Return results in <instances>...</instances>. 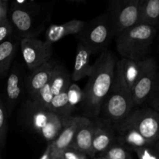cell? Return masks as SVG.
Masks as SVG:
<instances>
[{
  "label": "cell",
  "mask_w": 159,
  "mask_h": 159,
  "mask_svg": "<svg viewBox=\"0 0 159 159\" xmlns=\"http://www.w3.org/2000/svg\"><path fill=\"white\" fill-rule=\"evenodd\" d=\"M91 54L81 43H78L76 50L75 59L72 74L71 75V81L78 82L85 77H88L92 71V65H90Z\"/></svg>",
  "instance_id": "obj_19"
},
{
  "label": "cell",
  "mask_w": 159,
  "mask_h": 159,
  "mask_svg": "<svg viewBox=\"0 0 159 159\" xmlns=\"http://www.w3.org/2000/svg\"><path fill=\"white\" fill-rule=\"evenodd\" d=\"M58 159H63L62 158H58Z\"/></svg>",
  "instance_id": "obj_34"
},
{
  "label": "cell",
  "mask_w": 159,
  "mask_h": 159,
  "mask_svg": "<svg viewBox=\"0 0 159 159\" xmlns=\"http://www.w3.org/2000/svg\"><path fill=\"white\" fill-rule=\"evenodd\" d=\"M22 57L30 71L41 66L51 60L52 45L37 37H26L20 41Z\"/></svg>",
  "instance_id": "obj_9"
},
{
  "label": "cell",
  "mask_w": 159,
  "mask_h": 159,
  "mask_svg": "<svg viewBox=\"0 0 159 159\" xmlns=\"http://www.w3.org/2000/svg\"><path fill=\"white\" fill-rule=\"evenodd\" d=\"M24 85L21 71L16 65H13L7 75L6 85V106L8 116H10L23 95Z\"/></svg>",
  "instance_id": "obj_13"
},
{
  "label": "cell",
  "mask_w": 159,
  "mask_h": 159,
  "mask_svg": "<svg viewBox=\"0 0 159 159\" xmlns=\"http://www.w3.org/2000/svg\"><path fill=\"white\" fill-rule=\"evenodd\" d=\"M93 120L95 122V130L92 143L91 158H94L115 144L116 138L113 127L110 123L99 117Z\"/></svg>",
  "instance_id": "obj_12"
},
{
  "label": "cell",
  "mask_w": 159,
  "mask_h": 159,
  "mask_svg": "<svg viewBox=\"0 0 159 159\" xmlns=\"http://www.w3.org/2000/svg\"><path fill=\"white\" fill-rule=\"evenodd\" d=\"M8 113L5 102L0 96V149L3 150L8 132Z\"/></svg>",
  "instance_id": "obj_27"
},
{
  "label": "cell",
  "mask_w": 159,
  "mask_h": 159,
  "mask_svg": "<svg viewBox=\"0 0 159 159\" xmlns=\"http://www.w3.org/2000/svg\"><path fill=\"white\" fill-rule=\"evenodd\" d=\"M67 97H68V107L70 111L72 113L76 107L79 104H82L83 99V91L77 84L71 82L67 89Z\"/></svg>",
  "instance_id": "obj_25"
},
{
  "label": "cell",
  "mask_w": 159,
  "mask_h": 159,
  "mask_svg": "<svg viewBox=\"0 0 159 159\" xmlns=\"http://www.w3.org/2000/svg\"><path fill=\"white\" fill-rule=\"evenodd\" d=\"M93 159H133L129 151L116 142Z\"/></svg>",
  "instance_id": "obj_24"
},
{
  "label": "cell",
  "mask_w": 159,
  "mask_h": 159,
  "mask_svg": "<svg viewBox=\"0 0 159 159\" xmlns=\"http://www.w3.org/2000/svg\"><path fill=\"white\" fill-rule=\"evenodd\" d=\"M9 3L8 0H0V23L8 20Z\"/></svg>",
  "instance_id": "obj_31"
},
{
  "label": "cell",
  "mask_w": 159,
  "mask_h": 159,
  "mask_svg": "<svg viewBox=\"0 0 159 159\" xmlns=\"http://www.w3.org/2000/svg\"><path fill=\"white\" fill-rule=\"evenodd\" d=\"M49 110L54 113H56L66 119L71 117L72 113L70 111L69 107H68L67 89L59 93L58 95L54 96L51 100Z\"/></svg>",
  "instance_id": "obj_23"
},
{
  "label": "cell",
  "mask_w": 159,
  "mask_h": 159,
  "mask_svg": "<svg viewBox=\"0 0 159 159\" xmlns=\"http://www.w3.org/2000/svg\"><path fill=\"white\" fill-rule=\"evenodd\" d=\"M85 22L80 20H71L62 24H51L45 33V41L52 45L66 36L79 34L85 26Z\"/></svg>",
  "instance_id": "obj_17"
},
{
  "label": "cell",
  "mask_w": 159,
  "mask_h": 159,
  "mask_svg": "<svg viewBox=\"0 0 159 159\" xmlns=\"http://www.w3.org/2000/svg\"><path fill=\"white\" fill-rule=\"evenodd\" d=\"M33 0H15L9 6L8 20L21 39L37 37L51 20L53 6Z\"/></svg>",
  "instance_id": "obj_2"
},
{
  "label": "cell",
  "mask_w": 159,
  "mask_h": 159,
  "mask_svg": "<svg viewBox=\"0 0 159 159\" xmlns=\"http://www.w3.org/2000/svg\"><path fill=\"white\" fill-rule=\"evenodd\" d=\"M120 124L133 127L147 141L158 143L159 140V114L152 108L134 107Z\"/></svg>",
  "instance_id": "obj_8"
},
{
  "label": "cell",
  "mask_w": 159,
  "mask_h": 159,
  "mask_svg": "<svg viewBox=\"0 0 159 159\" xmlns=\"http://www.w3.org/2000/svg\"><path fill=\"white\" fill-rule=\"evenodd\" d=\"M17 51V43L12 38L0 43V77L8 75Z\"/></svg>",
  "instance_id": "obj_21"
},
{
  "label": "cell",
  "mask_w": 159,
  "mask_h": 159,
  "mask_svg": "<svg viewBox=\"0 0 159 159\" xmlns=\"http://www.w3.org/2000/svg\"><path fill=\"white\" fill-rule=\"evenodd\" d=\"M140 0H114L108 5L106 14L111 23L113 37L138 24Z\"/></svg>",
  "instance_id": "obj_7"
},
{
  "label": "cell",
  "mask_w": 159,
  "mask_h": 159,
  "mask_svg": "<svg viewBox=\"0 0 159 159\" xmlns=\"http://www.w3.org/2000/svg\"><path fill=\"white\" fill-rule=\"evenodd\" d=\"M23 112V120L26 125L48 144L57 138L68 120L48 109L39 107L30 99L25 102Z\"/></svg>",
  "instance_id": "obj_5"
},
{
  "label": "cell",
  "mask_w": 159,
  "mask_h": 159,
  "mask_svg": "<svg viewBox=\"0 0 159 159\" xmlns=\"http://www.w3.org/2000/svg\"><path fill=\"white\" fill-rule=\"evenodd\" d=\"M158 82V73L156 60L155 57H150L145 69L130 90L135 107H140L148 101Z\"/></svg>",
  "instance_id": "obj_10"
},
{
  "label": "cell",
  "mask_w": 159,
  "mask_h": 159,
  "mask_svg": "<svg viewBox=\"0 0 159 159\" xmlns=\"http://www.w3.org/2000/svg\"><path fill=\"white\" fill-rule=\"evenodd\" d=\"M85 116H72L68 118L61 131L51 144V159L61 158L64 151L71 147L76 130Z\"/></svg>",
  "instance_id": "obj_11"
},
{
  "label": "cell",
  "mask_w": 159,
  "mask_h": 159,
  "mask_svg": "<svg viewBox=\"0 0 159 159\" xmlns=\"http://www.w3.org/2000/svg\"><path fill=\"white\" fill-rule=\"evenodd\" d=\"M78 37L79 43L89 51L91 55L101 54L107 50L113 37L108 16L105 12L85 23Z\"/></svg>",
  "instance_id": "obj_6"
},
{
  "label": "cell",
  "mask_w": 159,
  "mask_h": 159,
  "mask_svg": "<svg viewBox=\"0 0 159 159\" xmlns=\"http://www.w3.org/2000/svg\"><path fill=\"white\" fill-rule=\"evenodd\" d=\"M40 159H51V144H50V143L48 144V147L46 148L43 153L42 154Z\"/></svg>",
  "instance_id": "obj_32"
},
{
  "label": "cell",
  "mask_w": 159,
  "mask_h": 159,
  "mask_svg": "<svg viewBox=\"0 0 159 159\" xmlns=\"http://www.w3.org/2000/svg\"><path fill=\"white\" fill-rule=\"evenodd\" d=\"M94 130V120L85 117L82 124L79 125L78 130H76L72 144L70 148L82 152L91 158L92 143Z\"/></svg>",
  "instance_id": "obj_16"
},
{
  "label": "cell",
  "mask_w": 159,
  "mask_h": 159,
  "mask_svg": "<svg viewBox=\"0 0 159 159\" xmlns=\"http://www.w3.org/2000/svg\"><path fill=\"white\" fill-rule=\"evenodd\" d=\"M13 33V29L9 20L0 23V43L10 37Z\"/></svg>",
  "instance_id": "obj_29"
},
{
  "label": "cell",
  "mask_w": 159,
  "mask_h": 159,
  "mask_svg": "<svg viewBox=\"0 0 159 159\" xmlns=\"http://www.w3.org/2000/svg\"><path fill=\"white\" fill-rule=\"evenodd\" d=\"M53 97H54V96H53L52 92H51V86H50V84L48 82V84H46L37 93V94L36 95V96L34 99H30L32 100L34 103L38 105L39 107H41L43 108L48 109L49 110L50 105H51V102Z\"/></svg>",
  "instance_id": "obj_26"
},
{
  "label": "cell",
  "mask_w": 159,
  "mask_h": 159,
  "mask_svg": "<svg viewBox=\"0 0 159 159\" xmlns=\"http://www.w3.org/2000/svg\"><path fill=\"white\" fill-rule=\"evenodd\" d=\"M55 65L56 62L50 60L41 66L31 71L30 74L25 80V86L30 96V99H34L37 93L49 82Z\"/></svg>",
  "instance_id": "obj_14"
},
{
  "label": "cell",
  "mask_w": 159,
  "mask_h": 159,
  "mask_svg": "<svg viewBox=\"0 0 159 159\" xmlns=\"http://www.w3.org/2000/svg\"><path fill=\"white\" fill-rule=\"evenodd\" d=\"M118 63L120 67L123 78L128 88L131 90L138 78L145 69L148 63V58L144 61H132L121 58L118 60Z\"/></svg>",
  "instance_id": "obj_18"
},
{
  "label": "cell",
  "mask_w": 159,
  "mask_h": 159,
  "mask_svg": "<svg viewBox=\"0 0 159 159\" xmlns=\"http://www.w3.org/2000/svg\"><path fill=\"white\" fill-rule=\"evenodd\" d=\"M156 30L155 26L136 24L116 36V50L121 58L132 61L149 58Z\"/></svg>",
  "instance_id": "obj_4"
},
{
  "label": "cell",
  "mask_w": 159,
  "mask_h": 159,
  "mask_svg": "<svg viewBox=\"0 0 159 159\" xmlns=\"http://www.w3.org/2000/svg\"><path fill=\"white\" fill-rule=\"evenodd\" d=\"M116 133V142L121 144L127 150H135L141 148L151 146L158 143H152L143 138L135 129L123 124H119L113 127Z\"/></svg>",
  "instance_id": "obj_15"
},
{
  "label": "cell",
  "mask_w": 159,
  "mask_h": 159,
  "mask_svg": "<svg viewBox=\"0 0 159 159\" xmlns=\"http://www.w3.org/2000/svg\"><path fill=\"white\" fill-rule=\"evenodd\" d=\"M0 159H3L2 158V150L0 149Z\"/></svg>",
  "instance_id": "obj_33"
},
{
  "label": "cell",
  "mask_w": 159,
  "mask_h": 159,
  "mask_svg": "<svg viewBox=\"0 0 159 159\" xmlns=\"http://www.w3.org/2000/svg\"><path fill=\"white\" fill-rule=\"evenodd\" d=\"M61 158L63 159H89V156L75 149L68 148L63 152Z\"/></svg>",
  "instance_id": "obj_30"
},
{
  "label": "cell",
  "mask_w": 159,
  "mask_h": 159,
  "mask_svg": "<svg viewBox=\"0 0 159 159\" xmlns=\"http://www.w3.org/2000/svg\"><path fill=\"white\" fill-rule=\"evenodd\" d=\"M159 22V0H140L138 24L156 27Z\"/></svg>",
  "instance_id": "obj_20"
},
{
  "label": "cell",
  "mask_w": 159,
  "mask_h": 159,
  "mask_svg": "<svg viewBox=\"0 0 159 159\" xmlns=\"http://www.w3.org/2000/svg\"><path fill=\"white\" fill-rule=\"evenodd\" d=\"M71 83V75L65 66L56 63L50 79L49 84L53 96H56L65 91Z\"/></svg>",
  "instance_id": "obj_22"
},
{
  "label": "cell",
  "mask_w": 159,
  "mask_h": 159,
  "mask_svg": "<svg viewBox=\"0 0 159 159\" xmlns=\"http://www.w3.org/2000/svg\"><path fill=\"white\" fill-rule=\"evenodd\" d=\"M138 159H159L158 144L141 148L134 151Z\"/></svg>",
  "instance_id": "obj_28"
},
{
  "label": "cell",
  "mask_w": 159,
  "mask_h": 159,
  "mask_svg": "<svg viewBox=\"0 0 159 159\" xmlns=\"http://www.w3.org/2000/svg\"><path fill=\"white\" fill-rule=\"evenodd\" d=\"M117 58L112 51L105 50L92 65V71L83 91L82 107L85 117H99L101 107L113 82Z\"/></svg>",
  "instance_id": "obj_1"
},
{
  "label": "cell",
  "mask_w": 159,
  "mask_h": 159,
  "mask_svg": "<svg viewBox=\"0 0 159 159\" xmlns=\"http://www.w3.org/2000/svg\"><path fill=\"white\" fill-rule=\"evenodd\" d=\"M134 107L131 92L123 78L117 59L113 82L101 107L99 117L115 127L130 114Z\"/></svg>",
  "instance_id": "obj_3"
}]
</instances>
